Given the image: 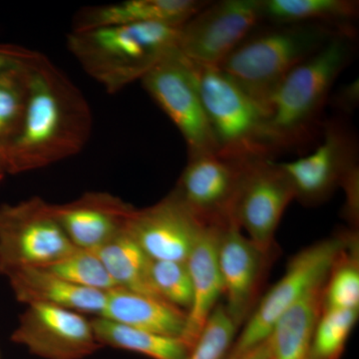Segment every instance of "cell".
Returning a JSON list of instances; mask_svg holds the SVG:
<instances>
[{
  "label": "cell",
  "mask_w": 359,
  "mask_h": 359,
  "mask_svg": "<svg viewBox=\"0 0 359 359\" xmlns=\"http://www.w3.org/2000/svg\"><path fill=\"white\" fill-rule=\"evenodd\" d=\"M91 108L79 88L44 54L30 61L29 96L18 138L2 152L6 174L34 171L77 155L88 143Z\"/></svg>",
  "instance_id": "cell-1"
},
{
  "label": "cell",
  "mask_w": 359,
  "mask_h": 359,
  "mask_svg": "<svg viewBox=\"0 0 359 359\" xmlns=\"http://www.w3.org/2000/svg\"><path fill=\"white\" fill-rule=\"evenodd\" d=\"M353 52L354 32L351 27L342 28L276 87L264 107L266 138L273 154L308 143L332 86Z\"/></svg>",
  "instance_id": "cell-2"
},
{
  "label": "cell",
  "mask_w": 359,
  "mask_h": 359,
  "mask_svg": "<svg viewBox=\"0 0 359 359\" xmlns=\"http://www.w3.org/2000/svg\"><path fill=\"white\" fill-rule=\"evenodd\" d=\"M181 28L143 22L71 30L66 46L92 79L116 94L141 81L159 61L178 50Z\"/></svg>",
  "instance_id": "cell-3"
},
{
  "label": "cell",
  "mask_w": 359,
  "mask_h": 359,
  "mask_svg": "<svg viewBox=\"0 0 359 359\" xmlns=\"http://www.w3.org/2000/svg\"><path fill=\"white\" fill-rule=\"evenodd\" d=\"M344 27L323 23L276 25L250 34L219 68L264 111L269 96L290 71Z\"/></svg>",
  "instance_id": "cell-4"
},
{
  "label": "cell",
  "mask_w": 359,
  "mask_h": 359,
  "mask_svg": "<svg viewBox=\"0 0 359 359\" xmlns=\"http://www.w3.org/2000/svg\"><path fill=\"white\" fill-rule=\"evenodd\" d=\"M185 60L199 92L218 152L245 161L273 159L263 108L219 68Z\"/></svg>",
  "instance_id": "cell-5"
},
{
  "label": "cell",
  "mask_w": 359,
  "mask_h": 359,
  "mask_svg": "<svg viewBox=\"0 0 359 359\" xmlns=\"http://www.w3.org/2000/svg\"><path fill=\"white\" fill-rule=\"evenodd\" d=\"M356 237L358 231L353 229L339 231L294 255L283 278L262 297L224 359L238 358L268 339L280 316L309 290L327 280L335 259Z\"/></svg>",
  "instance_id": "cell-6"
},
{
  "label": "cell",
  "mask_w": 359,
  "mask_h": 359,
  "mask_svg": "<svg viewBox=\"0 0 359 359\" xmlns=\"http://www.w3.org/2000/svg\"><path fill=\"white\" fill-rule=\"evenodd\" d=\"M77 248L54 218L49 203L39 197L0 205V273L46 268Z\"/></svg>",
  "instance_id": "cell-7"
},
{
  "label": "cell",
  "mask_w": 359,
  "mask_h": 359,
  "mask_svg": "<svg viewBox=\"0 0 359 359\" xmlns=\"http://www.w3.org/2000/svg\"><path fill=\"white\" fill-rule=\"evenodd\" d=\"M250 161L218 151L191 156L171 193L205 226L223 229L235 224L236 200Z\"/></svg>",
  "instance_id": "cell-8"
},
{
  "label": "cell",
  "mask_w": 359,
  "mask_h": 359,
  "mask_svg": "<svg viewBox=\"0 0 359 359\" xmlns=\"http://www.w3.org/2000/svg\"><path fill=\"white\" fill-rule=\"evenodd\" d=\"M261 20L262 0L208 2L182 25L178 51L191 62L219 68Z\"/></svg>",
  "instance_id": "cell-9"
},
{
  "label": "cell",
  "mask_w": 359,
  "mask_h": 359,
  "mask_svg": "<svg viewBox=\"0 0 359 359\" xmlns=\"http://www.w3.org/2000/svg\"><path fill=\"white\" fill-rule=\"evenodd\" d=\"M141 83L178 128L188 157L218 151L192 73L178 50L151 68Z\"/></svg>",
  "instance_id": "cell-10"
},
{
  "label": "cell",
  "mask_w": 359,
  "mask_h": 359,
  "mask_svg": "<svg viewBox=\"0 0 359 359\" xmlns=\"http://www.w3.org/2000/svg\"><path fill=\"white\" fill-rule=\"evenodd\" d=\"M292 200L294 189L278 163L269 158L250 161L236 200L233 222L261 249L278 250L276 230Z\"/></svg>",
  "instance_id": "cell-11"
},
{
  "label": "cell",
  "mask_w": 359,
  "mask_h": 359,
  "mask_svg": "<svg viewBox=\"0 0 359 359\" xmlns=\"http://www.w3.org/2000/svg\"><path fill=\"white\" fill-rule=\"evenodd\" d=\"M278 250H264L236 224L219 229L217 257L226 313L240 328L261 301L264 283Z\"/></svg>",
  "instance_id": "cell-12"
},
{
  "label": "cell",
  "mask_w": 359,
  "mask_h": 359,
  "mask_svg": "<svg viewBox=\"0 0 359 359\" xmlns=\"http://www.w3.org/2000/svg\"><path fill=\"white\" fill-rule=\"evenodd\" d=\"M42 359H84L102 348L83 314L47 304H28L11 335Z\"/></svg>",
  "instance_id": "cell-13"
},
{
  "label": "cell",
  "mask_w": 359,
  "mask_h": 359,
  "mask_svg": "<svg viewBox=\"0 0 359 359\" xmlns=\"http://www.w3.org/2000/svg\"><path fill=\"white\" fill-rule=\"evenodd\" d=\"M278 165L292 184L295 200L308 207L323 204L358 166L355 138L346 125L330 122L323 141L311 154Z\"/></svg>",
  "instance_id": "cell-14"
},
{
  "label": "cell",
  "mask_w": 359,
  "mask_h": 359,
  "mask_svg": "<svg viewBox=\"0 0 359 359\" xmlns=\"http://www.w3.org/2000/svg\"><path fill=\"white\" fill-rule=\"evenodd\" d=\"M207 226L173 194L144 209H135L126 230L154 261L187 262Z\"/></svg>",
  "instance_id": "cell-15"
},
{
  "label": "cell",
  "mask_w": 359,
  "mask_h": 359,
  "mask_svg": "<svg viewBox=\"0 0 359 359\" xmlns=\"http://www.w3.org/2000/svg\"><path fill=\"white\" fill-rule=\"evenodd\" d=\"M54 218L77 249L90 250L126 230L135 208L111 194L89 192L65 204H50Z\"/></svg>",
  "instance_id": "cell-16"
},
{
  "label": "cell",
  "mask_w": 359,
  "mask_h": 359,
  "mask_svg": "<svg viewBox=\"0 0 359 359\" xmlns=\"http://www.w3.org/2000/svg\"><path fill=\"white\" fill-rule=\"evenodd\" d=\"M218 231V228L207 226L186 262L192 282L193 301L187 313L185 330L181 339L191 348L224 294L217 257Z\"/></svg>",
  "instance_id": "cell-17"
},
{
  "label": "cell",
  "mask_w": 359,
  "mask_h": 359,
  "mask_svg": "<svg viewBox=\"0 0 359 359\" xmlns=\"http://www.w3.org/2000/svg\"><path fill=\"white\" fill-rule=\"evenodd\" d=\"M207 4L195 0H126L85 6L75 13L71 30L143 22L183 25Z\"/></svg>",
  "instance_id": "cell-18"
},
{
  "label": "cell",
  "mask_w": 359,
  "mask_h": 359,
  "mask_svg": "<svg viewBox=\"0 0 359 359\" xmlns=\"http://www.w3.org/2000/svg\"><path fill=\"white\" fill-rule=\"evenodd\" d=\"M4 276L16 299L26 306L47 304L97 316H100L105 308V292L78 287L44 268L18 269Z\"/></svg>",
  "instance_id": "cell-19"
},
{
  "label": "cell",
  "mask_w": 359,
  "mask_h": 359,
  "mask_svg": "<svg viewBox=\"0 0 359 359\" xmlns=\"http://www.w3.org/2000/svg\"><path fill=\"white\" fill-rule=\"evenodd\" d=\"M100 318L127 327L181 339L185 330L187 313L158 297L124 289L106 294Z\"/></svg>",
  "instance_id": "cell-20"
},
{
  "label": "cell",
  "mask_w": 359,
  "mask_h": 359,
  "mask_svg": "<svg viewBox=\"0 0 359 359\" xmlns=\"http://www.w3.org/2000/svg\"><path fill=\"white\" fill-rule=\"evenodd\" d=\"M325 282L309 290L276 321L268 337L271 359H309L314 330L323 311Z\"/></svg>",
  "instance_id": "cell-21"
},
{
  "label": "cell",
  "mask_w": 359,
  "mask_h": 359,
  "mask_svg": "<svg viewBox=\"0 0 359 359\" xmlns=\"http://www.w3.org/2000/svg\"><path fill=\"white\" fill-rule=\"evenodd\" d=\"M101 346L143 354L152 359H188L191 348L180 337L145 332L97 316L91 320Z\"/></svg>",
  "instance_id": "cell-22"
},
{
  "label": "cell",
  "mask_w": 359,
  "mask_h": 359,
  "mask_svg": "<svg viewBox=\"0 0 359 359\" xmlns=\"http://www.w3.org/2000/svg\"><path fill=\"white\" fill-rule=\"evenodd\" d=\"M93 252L102 262L118 287L160 299L149 275L151 259L127 230Z\"/></svg>",
  "instance_id": "cell-23"
},
{
  "label": "cell",
  "mask_w": 359,
  "mask_h": 359,
  "mask_svg": "<svg viewBox=\"0 0 359 359\" xmlns=\"http://www.w3.org/2000/svg\"><path fill=\"white\" fill-rule=\"evenodd\" d=\"M263 20L276 25H323L344 27L358 14L353 0H262Z\"/></svg>",
  "instance_id": "cell-24"
},
{
  "label": "cell",
  "mask_w": 359,
  "mask_h": 359,
  "mask_svg": "<svg viewBox=\"0 0 359 359\" xmlns=\"http://www.w3.org/2000/svg\"><path fill=\"white\" fill-rule=\"evenodd\" d=\"M32 58L0 72V161L2 152L18 138L22 127L29 96Z\"/></svg>",
  "instance_id": "cell-25"
},
{
  "label": "cell",
  "mask_w": 359,
  "mask_h": 359,
  "mask_svg": "<svg viewBox=\"0 0 359 359\" xmlns=\"http://www.w3.org/2000/svg\"><path fill=\"white\" fill-rule=\"evenodd\" d=\"M354 238L335 259L325 282L323 309H359V245Z\"/></svg>",
  "instance_id": "cell-26"
},
{
  "label": "cell",
  "mask_w": 359,
  "mask_h": 359,
  "mask_svg": "<svg viewBox=\"0 0 359 359\" xmlns=\"http://www.w3.org/2000/svg\"><path fill=\"white\" fill-rule=\"evenodd\" d=\"M359 309H323L316 323L309 359H340L358 320Z\"/></svg>",
  "instance_id": "cell-27"
},
{
  "label": "cell",
  "mask_w": 359,
  "mask_h": 359,
  "mask_svg": "<svg viewBox=\"0 0 359 359\" xmlns=\"http://www.w3.org/2000/svg\"><path fill=\"white\" fill-rule=\"evenodd\" d=\"M44 269L85 289L105 294L119 289L100 259L90 250H75L69 256Z\"/></svg>",
  "instance_id": "cell-28"
},
{
  "label": "cell",
  "mask_w": 359,
  "mask_h": 359,
  "mask_svg": "<svg viewBox=\"0 0 359 359\" xmlns=\"http://www.w3.org/2000/svg\"><path fill=\"white\" fill-rule=\"evenodd\" d=\"M149 275L160 299L188 313L192 304L193 289L186 262L151 259Z\"/></svg>",
  "instance_id": "cell-29"
},
{
  "label": "cell",
  "mask_w": 359,
  "mask_h": 359,
  "mask_svg": "<svg viewBox=\"0 0 359 359\" xmlns=\"http://www.w3.org/2000/svg\"><path fill=\"white\" fill-rule=\"evenodd\" d=\"M238 330L224 304H219L205 323L188 359H224L237 337Z\"/></svg>",
  "instance_id": "cell-30"
},
{
  "label": "cell",
  "mask_w": 359,
  "mask_h": 359,
  "mask_svg": "<svg viewBox=\"0 0 359 359\" xmlns=\"http://www.w3.org/2000/svg\"><path fill=\"white\" fill-rule=\"evenodd\" d=\"M346 193V202L344 205V214L353 230L358 229L359 216V169L355 166L349 172L346 178L342 182L341 187Z\"/></svg>",
  "instance_id": "cell-31"
},
{
  "label": "cell",
  "mask_w": 359,
  "mask_h": 359,
  "mask_svg": "<svg viewBox=\"0 0 359 359\" xmlns=\"http://www.w3.org/2000/svg\"><path fill=\"white\" fill-rule=\"evenodd\" d=\"M36 52L20 45L0 42V72L26 62L32 59Z\"/></svg>",
  "instance_id": "cell-32"
},
{
  "label": "cell",
  "mask_w": 359,
  "mask_h": 359,
  "mask_svg": "<svg viewBox=\"0 0 359 359\" xmlns=\"http://www.w3.org/2000/svg\"><path fill=\"white\" fill-rule=\"evenodd\" d=\"M358 102V81L348 85L346 89L342 91L340 96V103L344 106V109H354L356 104Z\"/></svg>",
  "instance_id": "cell-33"
},
{
  "label": "cell",
  "mask_w": 359,
  "mask_h": 359,
  "mask_svg": "<svg viewBox=\"0 0 359 359\" xmlns=\"http://www.w3.org/2000/svg\"><path fill=\"white\" fill-rule=\"evenodd\" d=\"M233 359H271V349H269V339L254 347L247 353Z\"/></svg>",
  "instance_id": "cell-34"
},
{
  "label": "cell",
  "mask_w": 359,
  "mask_h": 359,
  "mask_svg": "<svg viewBox=\"0 0 359 359\" xmlns=\"http://www.w3.org/2000/svg\"><path fill=\"white\" fill-rule=\"evenodd\" d=\"M6 168H4V164L0 162V181L4 179V177L6 176Z\"/></svg>",
  "instance_id": "cell-35"
}]
</instances>
